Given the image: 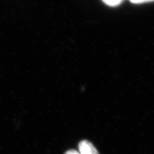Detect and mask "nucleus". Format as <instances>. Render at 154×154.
Returning <instances> with one entry per match:
<instances>
[{"label":"nucleus","mask_w":154,"mask_h":154,"mask_svg":"<svg viewBox=\"0 0 154 154\" xmlns=\"http://www.w3.org/2000/svg\"><path fill=\"white\" fill-rule=\"evenodd\" d=\"M103 3L109 7H116L124 2V0H102Z\"/></svg>","instance_id":"obj_2"},{"label":"nucleus","mask_w":154,"mask_h":154,"mask_svg":"<svg viewBox=\"0 0 154 154\" xmlns=\"http://www.w3.org/2000/svg\"><path fill=\"white\" fill-rule=\"evenodd\" d=\"M65 154H80L79 152L76 151V150H74V149H71V150H69V151H67Z\"/></svg>","instance_id":"obj_4"},{"label":"nucleus","mask_w":154,"mask_h":154,"mask_svg":"<svg viewBox=\"0 0 154 154\" xmlns=\"http://www.w3.org/2000/svg\"><path fill=\"white\" fill-rule=\"evenodd\" d=\"M80 154H99L93 143L87 140H82L79 144Z\"/></svg>","instance_id":"obj_1"},{"label":"nucleus","mask_w":154,"mask_h":154,"mask_svg":"<svg viewBox=\"0 0 154 154\" xmlns=\"http://www.w3.org/2000/svg\"><path fill=\"white\" fill-rule=\"evenodd\" d=\"M130 2L133 4H136V5H139V4H144L148 2H154V0H130Z\"/></svg>","instance_id":"obj_3"}]
</instances>
